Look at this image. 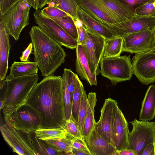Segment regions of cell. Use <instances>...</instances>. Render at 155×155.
I'll return each instance as SVG.
<instances>
[{
  "instance_id": "44",
  "label": "cell",
  "mask_w": 155,
  "mask_h": 155,
  "mask_svg": "<svg viewBox=\"0 0 155 155\" xmlns=\"http://www.w3.org/2000/svg\"><path fill=\"white\" fill-rule=\"evenodd\" d=\"M36 10L39 9L38 0H24Z\"/></svg>"
},
{
  "instance_id": "11",
  "label": "cell",
  "mask_w": 155,
  "mask_h": 155,
  "mask_svg": "<svg viewBox=\"0 0 155 155\" xmlns=\"http://www.w3.org/2000/svg\"><path fill=\"white\" fill-rule=\"evenodd\" d=\"M131 62L133 74L143 84L155 82V52L135 54Z\"/></svg>"
},
{
  "instance_id": "49",
  "label": "cell",
  "mask_w": 155,
  "mask_h": 155,
  "mask_svg": "<svg viewBox=\"0 0 155 155\" xmlns=\"http://www.w3.org/2000/svg\"><path fill=\"white\" fill-rule=\"evenodd\" d=\"M153 51L155 52V48Z\"/></svg>"
},
{
  "instance_id": "21",
  "label": "cell",
  "mask_w": 155,
  "mask_h": 155,
  "mask_svg": "<svg viewBox=\"0 0 155 155\" xmlns=\"http://www.w3.org/2000/svg\"><path fill=\"white\" fill-rule=\"evenodd\" d=\"M155 118V85L148 88L141 102L140 120L150 121Z\"/></svg>"
},
{
  "instance_id": "3",
  "label": "cell",
  "mask_w": 155,
  "mask_h": 155,
  "mask_svg": "<svg viewBox=\"0 0 155 155\" xmlns=\"http://www.w3.org/2000/svg\"><path fill=\"white\" fill-rule=\"evenodd\" d=\"M38 79L37 74L18 77L8 75L0 81V110L4 116L25 104Z\"/></svg>"
},
{
  "instance_id": "38",
  "label": "cell",
  "mask_w": 155,
  "mask_h": 155,
  "mask_svg": "<svg viewBox=\"0 0 155 155\" xmlns=\"http://www.w3.org/2000/svg\"><path fill=\"white\" fill-rule=\"evenodd\" d=\"M118 0L125 7L134 13V11L136 9L150 0Z\"/></svg>"
},
{
  "instance_id": "33",
  "label": "cell",
  "mask_w": 155,
  "mask_h": 155,
  "mask_svg": "<svg viewBox=\"0 0 155 155\" xmlns=\"http://www.w3.org/2000/svg\"><path fill=\"white\" fill-rule=\"evenodd\" d=\"M87 96L84 87L82 90L81 99L78 123V127L81 134L87 112Z\"/></svg>"
},
{
  "instance_id": "7",
  "label": "cell",
  "mask_w": 155,
  "mask_h": 155,
  "mask_svg": "<svg viewBox=\"0 0 155 155\" xmlns=\"http://www.w3.org/2000/svg\"><path fill=\"white\" fill-rule=\"evenodd\" d=\"M0 129L4 139L14 152L19 155H37L32 132L17 129L6 123L1 125Z\"/></svg>"
},
{
  "instance_id": "37",
  "label": "cell",
  "mask_w": 155,
  "mask_h": 155,
  "mask_svg": "<svg viewBox=\"0 0 155 155\" xmlns=\"http://www.w3.org/2000/svg\"><path fill=\"white\" fill-rule=\"evenodd\" d=\"M63 89L65 104V111L66 120L70 117L71 115L72 103L70 93L67 85L63 81Z\"/></svg>"
},
{
  "instance_id": "47",
  "label": "cell",
  "mask_w": 155,
  "mask_h": 155,
  "mask_svg": "<svg viewBox=\"0 0 155 155\" xmlns=\"http://www.w3.org/2000/svg\"><path fill=\"white\" fill-rule=\"evenodd\" d=\"M39 9L40 10L44 6L46 5L47 0H38Z\"/></svg>"
},
{
  "instance_id": "24",
  "label": "cell",
  "mask_w": 155,
  "mask_h": 155,
  "mask_svg": "<svg viewBox=\"0 0 155 155\" xmlns=\"http://www.w3.org/2000/svg\"><path fill=\"white\" fill-rule=\"evenodd\" d=\"M9 75L18 77L37 74L38 68L35 62L14 61L9 68Z\"/></svg>"
},
{
  "instance_id": "27",
  "label": "cell",
  "mask_w": 155,
  "mask_h": 155,
  "mask_svg": "<svg viewBox=\"0 0 155 155\" xmlns=\"http://www.w3.org/2000/svg\"><path fill=\"white\" fill-rule=\"evenodd\" d=\"M74 89L72 104L71 115L78 123L79 112L83 85L77 74L74 75Z\"/></svg>"
},
{
  "instance_id": "39",
  "label": "cell",
  "mask_w": 155,
  "mask_h": 155,
  "mask_svg": "<svg viewBox=\"0 0 155 155\" xmlns=\"http://www.w3.org/2000/svg\"><path fill=\"white\" fill-rule=\"evenodd\" d=\"M72 147L84 152L88 155H91L83 137L81 139L74 137L72 139Z\"/></svg>"
},
{
  "instance_id": "2",
  "label": "cell",
  "mask_w": 155,
  "mask_h": 155,
  "mask_svg": "<svg viewBox=\"0 0 155 155\" xmlns=\"http://www.w3.org/2000/svg\"><path fill=\"white\" fill-rule=\"evenodd\" d=\"M29 34L33 46L34 60L42 76L53 75L65 61V51L60 44L38 26H33Z\"/></svg>"
},
{
  "instance_id": "26",
  "label": "cell",
  "mask_w": 155,
  "mask_h": 155,
  "mask_svg": "<svg viewBox=\"0 0 155 155\" xmlns=\"http://www.w3.org/2000/svg\"><path fill=\"white\" fill-rule=\"evenodd\" d=\"M73 138L72 137H68L65 138L48 139L45 140L59 155H72V143Z\"/></svg>"
},
{
  "instance_id": "4",
  "label": "cell",
  "mask_w": 155,
  "mask_h": 155,
  "mask_svg": "<svg viewBox=\"0 0 155 155\" xmlns=\"http://www.w3.org/2000/svg\"><path fill=\"white\" fill-rule=\"evenodd\" d=\"M130 56L103 57L100 62L101 75L114 85L118 82L130 80L133 74Z\"/></svg>"
},
{
  "instance_id": "42",
  "label": "cell",
  "mask_w": 155,
  "mask_h": 155,
  "mask_svg": "<svg viewBox=\"0 0 155 155\" xmlns=\"http://www.w3.org/2000/svg\"><path fill=\"white\" fill-rule=\"evenodd\" d=\"M33 45L31 42L30 43L26 48L22 52L21 56L20 57V59L21 62L30 61L28 59L29 56L32 53L33 50Z\"/></svg>"
},
{
  "instance_id": "6",
  "label": "cell",
  "mask_w": 155,
  "mask_h": 155,
  "mask_svg": "<svg viewBox=\"0 0 155 155\" xmlns=\"http://www.w3.org/2000/svg\"><path fill=\"white\" fill-rule=\"evenodd\" d=\"M130 123L132 129L128 135L127 149L134 155H141L147 144L155 143V122L139 121L135 118Z\"/></svg>"
},
{
  "instance_id": "30",
  "label": "cell",
  "mask_w": 155,
  "mask_h": 155,
  "mask_svg": "<svg viewBox=\"0 0 155 155\" xmlns=\"http://www.w3.org/2000/svg\"><path fill=\"white\" fill-rule=\"evenodd\" d=\"M51 18L73 38L78 41V34L77 28L74 21L71 16L68 15L62 18Z\"/></svg>"
},
{
  "instance_id": "14",
  "label": "cell",
  "mask_w": 155,
  "mask_h": 155,
  "mask_svg": "<svg viewBox=\"0 0 155 155\" xmlns=\"http://www.w3.org/2000/svg\"><path fill=\"white\" fill-rule=\"evenodd\" d=\"M78 6L95 19L108 25L119 22L100 0H75Z\"/></svg>"
},
{
  "instance_id": "16",
  "label": "cell",
  "mask_w": 155,
  "mask_h": 155,
  "mask_svg": "<svg viewBox=\"0 0 155 155\" xmlns=\"http://www.w3.org/2000/svg\"><path fill=\"white\" fill-rule=\"evenodd\" d=\"M129 133L128 122L117 105L114 113L112 134V140L117 150L127 149Z\"/></svg>"
},
{
  "instance_id": "1",
  "label": "cell",
  "mask_w": 155,
  "mask_h": 155,
  "mask_svg": "<svg viewBox=\"0 0 155 155\" xmlns=\"http://www.w3.org/2000/svg\"><path fill=\"white\" fill-rule=\"evenodd\" d=\"M25 104L38 113L39 129L64 128L67 120L62 77H45L32 90Z\"/></svg>"
},
{
  "instance_id": "15",
  "label": "cell",
  "mask_w": 155,
  "mask_h": 155,
  "mask_svg": "<svg viewBox=\"0 0 155 155\" xmlns=\"http://www.w3.org/2000/svg\"><path fill=\"white\" fill-rule=\"evenodd\" d=\"M119 35H122L147 30L155 27V17L134 15L131 19L113 25H108Z\"/></svg>"
},
{
  "instance_id": "28",
  "label": "cell",
  "mask_w": 155,
  "mask_h": 155,
  "mask_svg": "<svg viewBox=\"0 0 155 155\" xmlns=\"http://www.w3.org/2000/svg\"><path fill=\"white\" fill-rule=\"evenodd\" d=\"M123 38L121 36L106 40L103 56L106 57L120 56L122 51Z\"/></svg>"
},
{
  "instance_id": "23",
  "label": "cell",
  "mask_w": 155,
  "mask_h": 155,
  "mask_svg": "<svg viewBox=\"0 0 155 155\" xmlns=\"http://www.w3.org/2000/svg\"><path fill=\"white\" fill-rule=\"evenodd\" d=\"M97 101L95 92H91L87 95V108L81 134L83 137H87L93 129L96 122L94 119V107Z\"/></svg>"
},
{
  "instance_id": "40",
  "label": "cell",
  "mask_w": 155,
  "mask_h": 155,
  "mask_svg": "<svg viewBox=\"0 0 155 155\" xmlns=\"http://www.w3.org/2000/svg\"><path fill=\"white\" fill-rule=\"evenodd\" d=\"M20 0H2L0 3V16L6 13L12 6Z\"/></svg>"
},
{
  "instance_id": "29",
  "label": "cell",
  "mask_w": 155,
  "mask_h": 155,
  "mask_svg": "<svg viewBox=\"0 0 155 155\" xmlns=\"http://www.w3.org/2000/svg\"><path fill=\"white\" fill-rule=\"evenodd\" d=\"M35 133L39 139L44 140L71 137L64 128L38 129L35 131Z\"/></svg>"
},
{
  "instance_id": "18",
  "label": "cell",
  "mask_w": 155,
  "mask_h": 155,
  "mask_svg": "<svg viewBox=\"0 0 155 155\" xmlns=\"http://www.w3.org/2000/svg\"><path fill=\"white\" fill-rule=\"evenodd\" d=\"M83 139L91 155H116V148L100 136L94 127Z\"/></svg>"
},
{
  "instance_id": "17",
  "label": "cell",
  "mask_w": 155,
  "mask_h": 155,
  "mask_svg": "<svg viewBox=\"0 0 155 155\" xmlns=\"http://www.w3.org/2000/svg\"><path fill=\"white\" fill-rule=\"evenodd\" d=\"M77 14L78 19L82 21L86 29L101 36L106 40L120 36L107 25L94 19L78 6Z\"/></svg>"
},
{
  "instance_id": "41",
  "label": "cell",
  "mask_w": 155,
  "mask_h": 155,
  "mask_svg": "<svg viewBox=\"0 0 155 155\" xmlns=\"http://www.w3.org/2000/svg\"><path fill=\"white\" fill-rule=\"evenodd\" d=\"M78 34V45H83L85 42L87 38V31L84 26H76Z\"/></svg>"
},
{
  "instance_id": "46",
  "label": "cell",
  "mask_w": 155,
  "mask_h": 155,
  "mask_svg": "<svg viewBox=\"0 0 155 155\" xmlns=\"http://www.w3.org/2000/svg\"><path fill=\"white\" fill-rule=\"evenodd\" d=\"M72 155H88L86 153L80 150L72 147Z\"/></svg>"
},
{
  "instance_id": "20",
  "label": "cell",
  "mask_w": 155,
  "mask_h": 155,
  "mask_svg": "<svg viewBox=\"0 0 155 155\" xmlns=\"http://www.w3.org/2000/svg\"><path fill=\"white\" fill-rule=\"evenodd\" d=\"M9 34L0 21V81L5 79L8 68L9 54L11 48Z\"/></svg>"
},
{
  "instance_id": "34",
  "label": "cell",
  "mask_w": 155,
  "mask_h": 155,
  "mask_svg": "<svg viewBox=\"0 0 155 155\" xmlns=\"http://www.w3.org/2000/svg\"><path fill=\"white\" fill-rule=\"evenodd\" d=\"M64 128L69 136L74 138H83L79 128L78 123L72 115L69 119L66 120Z\"/></svg>"
},
{
  "instance_id": "32",
  "label": "cell",
  "mask_w": 155,
  "mask_h": 155,
  "mask_svg": "<svg viewBox=\"0 0 155 155\" xmlns=\"http://www.w3.org/2000/svg\"><path fill=\"white\" fill-rule=\"evenodd\" d=\"M135 16L155 17V0H150L136 9Z\"/></svg>"
},
{
  "instance_id": "13",
  "label": "cell",
  "mask_w": 155,
  "mask_h": 155,
  "mask_svg": "<svg viewBox=\"0 0 155 155\" xmlns=\"http://www.w3.org/2000/svg\"><path fill=\"white\" fill-rule=\"evenodd\" d=\"M117 105V101L110 98L105 99L101 110L99 120L95 122L94 126L98 134L114 147L112 127L114 111Z\"/></svg>"
},
{
  "instance_id": "19",
  "label": "cell",
  "mask_w": 155,
  "mask_h": 155,
  "mask_svg": "<svg viewBox=\"0 0 155 155\" xmlns=\"http://www.w3.org/2000/svg\"><path fill=\"white\" fill-rule=\"evenodd\" d=\"M75 70L81 79L86 81L91 86L97 85L96 76L91 72L84 49L82 45L76 48Z\"/></svg>"
},
{
  "instance_id": "48",
  "label": "cell",
  "mask_w": 155,
  "mask_h": 155,
  "mask_svg": "<svg viewBox=\"0 0 155 155\" xmlns=\"http://www.w3.org/2000/svg\"><path fill=\"white\" fill-rule=\"evenodd\" d=\"M2 0H0V3H1V2H2Z\"/></svg>"
},
{
  "instance_id": "45",
  "label": "cell",
  "mask_w": 155,
  "mask_h": 155,
  "mask_svg": "<svg viewBox=\"0 0 155 155\" xmlns=\"http://www.w3.org/2000/svg\"><path fill=\"white\" fill-rule=\"evenodd\" d=\"M116 155H134L133 152L130 150L126 149L119 151L117 150Z\"/></svg>"
},
{
  "instance_id": "43",
  "label": "cell",
  "mask_w": 155,
  "mask_h": 155,
  "mask_svg": "<svg viewBox=\"0 0 155 155\" xmlns=\"http://www.w3.org/2000/svg\"><path fill=\"white\" fill-rule=\"evenodd\" d=\"M141 155H155V143L147 144L143 148Z\"/></svg>"
},
{
  "instance_id": "31",
  "label": "cell",
  "mask_w": 155,
  "mask_h": 155,
  "mask_svg": "<svg viewBox=\"0 0 155 155\" xmlns=\"http://www.w3.org/2000/svg\"><path fill=\"white\" fill-rule=\"evenodd\" d=\"M33 143L37 153V155H59L52 147L50 146L45 140L39 139L36 135H32Z\"/></svg>"
},
{
  "instance_id": "9",
  "label": "cell",
  "mask_w": 155,
  "mask_h": 155,
  "mask_svg": "<svg viewBox=\"0 0 155 155\" xmlns=\"http://www.w3.org/2000/svg\"><path fill=\"white\" fill-rule=\"evenodd\" d=\"M4 117L5 123L15 128L29 132L39 129L38 114L27 104L23 105Z\"/></svg>"
},
{
  "instance_id": "12",
  "label": "cell",
  "mask_w": 155,
  "mask_h": 155,
  "mask_svg": "<svg viewBox=\"0 0 155 155\" xmlns=\"http://www.w3.org/2000/svg\"><path fill=\"white\" fill-rule=\"evenodd\" d=\"M86 29V39L82 45L90 70L94 75L97 76L100 73V62L103 56L106 40L101 36Z\"/></svg>"
},
{
  "instance_id": "36",
  "label": "cell",
  "mask_w": 155,
  "mask_h": 155,
  "mask_svg": "<svg viewBox=\"0 0 155 155\" xmlns=\"http://www.w3.org/2000/svg\"><path fill=\"white\" fill-rule=\"evenodd\" d=\"M41 11L45 15L51 18H61L69 15L61 10L54 7L48 6Z\"/></svg>"
},
{
  "instance_id": "25",
  "label": "cell",
  "mask_w": 155,
  "mask_h": 155,
  "mask_svg": "<svg viewBox=\"0 0 155 155\" xmlns=\"http://www.w3.org/2000/svg\"><path fill=\"white\" fill-rule=\"evenodd\" d=\"M46 5L64 11L71 16L74 21L78 19L77 14L78 6L75 0H47Z\"/></svg>"
},
{
  "instance_id": "22",
  "label": "cell",
  "mask_w": 155,
  "mask_h": 155,
  "mask_svg": "<svg viewBox=\"0 0 155 155\" xmlns=\"http://www.w3.org/2000/svg\"><path fill=\"white\" fill-rule=\"evenodd\" d=\"M100 0L116 17L119 23L129 20L135 15L133 12L125 7L118 0Z\"/></svg>"
},
{
  "instance_id": "8",
  "label": "cell",
  "mask_w": 155,
  "mask_h": 155,
  "mask_svg": "<svg viewBox=\"0 0 155 155\" xmlns=\"http://www.w3.org/2000/svg\"><path fill=\"white\" fill-rule=\"evenodd\" d=\"M33 15L35 22L38 26L61 46L72 50L77 48L78 41L52 19L45 15L39 9L34 12Z\"/></svg>"
},
{
  "instance_id": "5",
  "label": "cell",
  "mask_w": 155,
  "mask_h": 155,
  "mask_svg": "<svg viewBox=\"0 0 155 155\" xmlns=\"http://www.w3.org/2000/svg\"><path fill=\"white\" fill-rule=\"evenodd\" d=\"M31 5L24 0H20L6 13L0 16V21L7 31L17 41L23 29L29 24V13Z\"/></svg>"
},
{
  "instance_id": "35",
  "label": "cell",
  "mask_w": 155,
  "mask_h": 155,
  "mask_svg": "<svg viewBox=\"0 0 155 155\" xmlns=\"http://www.w3.org/2000/svg\"><path fill=\"white\" fill-rule=\"evenodd\" d=\"M74 73L71 69L64 68L62 78L63 81L66 84L70 93L71 103L72 104L74 89Z\"/></svg>"
},
{
  "instance_id": "10",
  "label": "cell",
  "mask_w": 155,
  "mask_h": 155,
  "mask_svg": "<svg viewBox=\"0 0 155 155\" xmlns=\"http://www.w3.org/2000/svg\"><path fill=\"white\" fill-rule=\"evenodd\" d=\"M122 51L137 54L153 51L155 48V27L122 35Z\"/></svg>"
}]
</instances>
